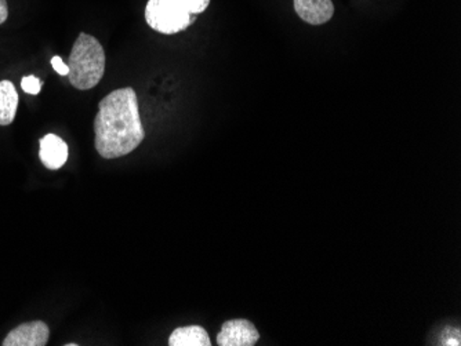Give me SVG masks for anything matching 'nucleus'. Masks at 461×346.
Segmentation results:
<instances>
[{
    "mask_svg": "<svg viewBox=\"0 0 461 346\" xmlns=\"http://www.w3.org/2000/svg\"><path fill=\"white\" fill-rule=\"evenodd\" d=\"M51 66H53L54 71H56L57 74L61 75V76H68V66L62 61L61 57H53V58H51Z\"/></svg>",
    "mask_w": 461,
    "mask_h": 346,
    "instance_id": "f8f14e48",
    "label": "nucleus"
},
{
    "mask_svg": "<svg viewBox=\"0 0 461 346\" xmlns=\"http://www.w3.org/2000/svg\"><path fill=\"white\" fill-rule=\"evenodd\" d=\"M67 66L69 82L75 89H93L100 84L105 72V51L95 36L79 33Z\"/></svg>",
    "mask_w": 461,
    "mask_h": 346,
    "instance_id": "f03ea898",
    "label": "nucleus"
},
{
    "mask_svg": "<svg viewBox=\"0 0 461 346\" xmlns=\"http://www.w3.org/2000/svg\"><path fill=\"white\" fill-rule=\"evenodd\" d=\"M177 2L193 15L201 14L211 4V0H177Z\"/></svg>",
    "mask_w": 461,
    "mask_h": 346,
    "instance_id": "9d476101",
    "label": "nucleus"
},
{
    "mask_svg": "<svg viewBox=\"0 0 461 346\" xmlns=\"http://www.w3.org/2000/svg\"><path fill=\"white\" fill-rule=\"evenodd\" d=\"M66 346H77V343H66Z\"/></svg>",
    "mask_w": 461,
    "mask_h": 346,
    "instance_id": "4468645a",
    "label": "nucleus"
},
{
    "mask_svg": "<svg viewBox=\"0 0 461 346\" xmlns=\"http://www.w3.org/2000/svg\"><path fill=\"white\" fill-rule=\"evenodd\" d=\"M9 17V6H7V0H0V24H4Z\"/></svg>",
    "mask_w": 461,
    "mask_h": 346,
    "instance_id": "ddd939ff",
    "label": "nucleus"
},
{
    "mask_svg": "<svg viewBox=\"0 0 461 346\" xmlns=\"http://www.w3.org/2000/svg\"><path fill=\"white\" fill-rule=\"evenodd\" d=\"M95 146L104 159H116L136 151L145 138L139 100L133 87L110 93L98 104Z\"/></svg>",
    "mask_w": 461,
    "mask_h": 346,
    "instance_id": "f257e3e1",
    "label": "nucleus"
},
{
    "mask_svg": "<svg viewBox=\"0 0 461 346\" xmlns=\"http://www.w3.org/2000/svg\"><path fill=\"white\" fill-rule=\"evenodd\" d=\"M294 10L303 22L322 25L333 17L334 4L331 0H294Z\"/></svg>",
    "mask_w": 461,
    "mask_h": 346,
    "instance_id": "0eeeda50",
    "label": "nucleus"
},
{
    "mask_svg": "<svg viewBox=\"0 0 461 346\" xmlns=\"http://www.w3.org/2000/svg\"><path fill=\"white\" fill-rule=\"evenodd\" d=\"M21 87H23V90H24L27 94L36 95L41 93V79L31 75V76L23 77V80H21Z\"/></svg>",
    "mask_w": 461,
    "mask_h": 346,
    "instance_id": "9b49d317",
    "label": "nucleus"
},
{
    "mask_svg": "<svg viewBox=\"0 0 461 346\" xmlns=\"http://www.w3.org/2000/svg\"><path fill=\"white\" fill-rule=\"evenodd\" d=\"M39 157L43 166L49 170H59L66 164L68 160V146L64 139L59 138L56 134H46L41 138V149Z\"/></svg>",
    "mask_w": 461,
    "mask_h": 346,
    "instance_id": "423d86ee",
    "label": "nucleus"
},
{
    "mask_svg": "<svg viewBox=\"0 0 461 346\" xmlns=\"http://www.w3.org/2000/svg\"><path fill=\"white\" fill-rule=\"evenodd\" d=\"M50 337L49 325L41 320L23 323L5 338L4 346H45Z\"/></svg>",
    "mask_w": 461,
    "mask_h": 346,
    "instance_id": "39448f33",
    "label": "nucleus"
},
{
    "mask_svg": "<svg viewBox=\"0 0 461 346\" xmlns=\"http://www.w3.org/2000/svg\"><path fill=\"white\" fill-rule=\"evenodd\" d=\"M170 346H212L211 337L202 325L178 327L169 337Z\"/></svg>",
    "mask_w": 461,
    "mask_h": 346,
    "instance_id": "6e6552de",
    "label": "nucleus"
},
{
    "mask_svg": "<svg viewBox=\"0 0 461 346\" xmlns=\"http://www.w3.org/2000/svg\"><path fill=\"white\" fill-rule=\"evenodd\" d=\"M144 15L147 24L163 35H175L194 22L193 14L177 0H149Z\"/></svg>",
    "mask_w": 461,
    "mask_h": 346,
    "instance_id": "7ed1b4c3",
    "label": "nucleus"
},
{
    "mask_svg": "<svg viewBox=\"0 0 461 346\" xmlns=\"http://www.w3.org/2000/svg\"><path fill=\"white\" fill-rule=\"evenodd\" d=\"M18 93L10 80L0 82V126H9L14 121L18 108Z\"/></svg>",
    "mask_w": 461,
    "mask_h": 346,
    "instance_id": "1a4fd4ad",
    "label": "nucleus"
},
{
    "mask_svg": "<svg viewBox=\"0 0 461 346\" xmlns=\"http://www.w3.org/2000/svg\"><path fill=\"white\" fill-rule=\"evenodd\" d=\"M260 340V333L253 323L246 319L228 320L217 335L219 346H255Z\"/></svg>",
    "mask_w": 461,
    "mask_h": 346,
    "instance_id": "20e7f679",
    "label": "nucleus"
}]
</instances>
